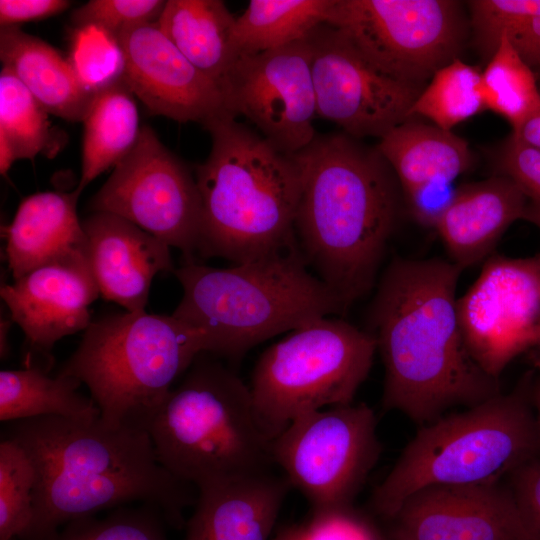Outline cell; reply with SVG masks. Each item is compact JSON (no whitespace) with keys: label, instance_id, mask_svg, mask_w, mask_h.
I'll return each mask as SVG.
<instances>
[{"label":"cell","instance_id":"obj_23","mask_svg":"<svg viewBox=\"0 0 540 540\" xmlns=\"http://www.w3.org/2000/svg\"><path fill=\"white\" fill-rule=\"evenodd\" d=\"M81 192H40L19 204L3 230L5 255L14 280L51 261L89 253L77 214Z\"/></svg>","mask_w":540,"mask_h":540},{"label":"cell","instance_id":"obj_42","mask_svg":"<svg viewBox=\"0 0 540 540\" xmlns=\"http://www.w3.org/2000/svg\"><path fill=\"white\" fill-rule=\"evenodd\" d=\"M270 540H304V528L303 526L288 527Z\"/></svg>","mask_w":540,"mask_h":540},{"label":"cell","instance_id":"obj_7","mask_svg":"<svg viewBox=\"0 0 540 540\" xmlns=\"http://www.w3.org/2000/svg\"><path fill=\"white\" fill-rule=\"evenodd\" d=\"M203 353L204 333L173 315L125 311L92 321L59 374L87 386L105 423L148 432L172 383Z\"/></svg>","mask_w":540,"mask_h":540},{"label":"cell","instance_id":"obj_10","mask_svg":"<svg viewBox=\"0 0 540 540\" xmlns=\"http://www.w3.org/2000/svg\"><path fill=\"white\" fill-rule=\"evenodd\" d=\"M328 24L374 69L419 90L457 58L463 33L453 0H335Z\"/></svg>","mask_w":540,"mask_h":540},{"label":"cell","instance_id":"obj_14","mask_svg":"<svg viewBox=\"0 0 540 540\" xmlns=\"http://www.w3.org/2000/svg\"><path fill=\"white\" fill-rule=\"evenodd\" d=\"M225 98L229 111L245 116L278 151L293 155L317 133L312 49L306 39L255 54L239 55Z\"/></svg>","mask_w":540,"mask_h":540},{"label":"cell","instance_id":"obj_3","mask_svg":"<svg viewBox=\"0 0 540 540\" xmlns=\"http://www.w3.org/2000/svg\"><path fill=\"white\" fill-rule=\"evenodd\" d=\"M357 140L317 134L293 154L301 179L298 248L347 309L374 285L400 206L391 167L377 148Z\"/></svg>","mask_w":540,"mask_h":540},{"label":"cell","instance_id":"obj_45","mask_svg":"<svg viewBox=\"0 0 540 540\" xmlns=\"http://www.w3.org/2000/svg\"><path fill=\"white\" fill-rule=\"evenodd\" d=\"M531 402L540 422V381L536 384L534 390L532 391Z\"/></svg>","mask_w":540,"mask_h":540},{"label":"cell","instance_id":"obj_40","mask_svg":"<svg viewBox=\"0 0 540 540\" xmlns=\"http://www.w3.org/2000/svg\"><path fill=\"white\" fill-rule=\"evenodd\" d=\"M70 6L66 0H0L1 27L45 19Z\"/></svg>","mask_w":540,"mask_h":540},{"label":"cell","instance_id":"obj_30","mask_svg":"<svg viewBox=\"0 0 540 540\" xmlns=\"http://www.w3.org/2000/svg\"><path fill=\"white\" fill-rule=\"evenodd\" d=\"M484 105L502 116L517 133L540 109V89L533 68L502 34L481 74Z\"/></svg>","mask_w":540,"mask_h":540},{"label":"cell","instance_id":"obj_39","mask_svg":"<svg viewBox=\"0 0 540 540\" xmlns=\"http://www.w3.org/2000/svg\"><path fill=\"white\" fill-rule=\"evenodd\" d=\"M505 479L528 524L540 540V457L518 467Z\"/></svg>","mask_w":540,"mask_h":540},{"label":"cell","instance_id":"obj_18","mask_svg":"<svg viewBox=\"0 0 540 540\" xmlns=\"http://www.w3.org/2000/svg\"><path fill=\"white\" fill-rule=\"evenodd\" d=\"M0 295L11 321L25 334L28 366L36 354L52 365L55 343L89 327V306L100 291L89 253H82L51 261L2 285Z\"/></svg>","mask_w":540,"mask_h":540},{"label":"cell","instance_id":"obj_24","mask_svg":"<svg viewBox=\"0 0 540 540\" xmlns=\"http://www.w3.org/2000/svg\"><path fill=\"white\" fill-rule=\"evenodd\" d=\"M0 60L49 114L83 121L95 93L84 87L69 58L56 48L19 26L1 27Z\"/></svg>","mask_w":540,"mask_h":540},{"label":"cell","instance_id":"obj_19","mask_svg":"<svg viewBox=\"0 0 540 540\" xmlns=\"http://www.w3.org/2000/svg\"><path fill=\"white\" fill-rule=\"evenodd\" d=\"M379 140L376 148L394 172L411 214L434 227L455 194L454 180L471 166L468 142L412 118Z\"/></svg>","mask_w":540,"mask_h":540},{"label":"cell","instance_id":"obj_37","mask_svg":"<svg viewBox=\"0 0 540 540\" xmlns=\"http://www.w3.org/2000/svg\"><path fill=\"white\" fill-rule=\"evenodd\" d=\"M304 528V540H388L353 505L315 511Z\"/></svg>","mask_w":540,"mask_h":540},{"label":"cell","instance_id":"obj_21","mask_svg":"<svg viewBox=\"0 0 540 540\" xmlns=\"http://www.w3.org/2000/svg\"><path fill=\"white\" fill-rule=\"evenodd\" d=\"M290 488L271 471L203 486L185 523V540H270Z\"/></svg>","mask_w":540,"mask_h":540},{"label":"cell","instance_id":"obj_17","mask_svg":"<svg viewBox=\"0 0 540 540\" xmlns=\"http://www.w3.org/2000/svg\"><path fill=\"white\" fill-rule=\"evenodd\" d=\"M117 41L122 78L151 115L204 126L232 114L219 87L185 58L157 22L130 26Z\"/></svg>","mask_w":540,"mask_h":540},{"label":"cell","instance_id":"obj_31","mask_svg":"<svg viewBox=\"0 0 540 540\" xmlns=\"http://www.w3.org/2000/svg\"><path fill=\"white\" fill-rule=\"evenodd\" d=\"M471 24L488 58L504 34L531 67L540 70V0H474Z\"/></svg>","mask_w":540,"mask_h":540},{"label":"cell","instance_id":"obj_29","mask_svg":"<svg viewBox=\"0 0 540 540\" xmlns=\"http://www.w3.org/2000/svg\"><path fill=\"white\" fill-rule=\"evenodd\" d=\"M49 113L9 69L0 72V172L6 175L16 160L54 155L62 139Z\"/></svg>","mask_w":540,"mask_h":540},{"label":"cell","instance_id":"obj_43","mask_svg":"<svg viewBox=\"0 0 540 540\" xmlns=\"http://www.w3.org/2000/svg\"><path fill=\"white\" fill-rule=\"evenodd\" d=\"M524 219L533 223L540 230V203L529 200Z\"/></svg>","mask_w":540,"mask_h":540},{"label":"cell","instance_id":"obj_46","mask_svg":"<svg viewBox=\"0 0 540 540\" xmlns=\"http://www.w3.org/2000/svg\"><path fill=\"white\" fill-rule=\"evenodd\" d=\"M540 71V70H539Z\"/></svg>","mask_w":540,"mask_h":540},{"label":"cell","instance_id":"obj_41","mask_svg":"<svg viewBox=\"0 0 540 540\" xmlns=\"http://www.w3.org/2000/svg\"><path fill=\"white\" fill-rule=\"evenodd\" d=\"M524 143L540 149V109L534 113L517 133H512Z\"/></svg>","mask_w":540,"mask_h":540},{"label":"cell","instance_id":"obj_9","mask_svg":"<svg viewBox=\"0 0 540 540\" xmlns=\"http://www.w3.org/2000/svg\"><path fill=\"white\" fill-rule=\"evenodd\" d=\"M376 351L370 332L329 317L294 329L267 348L249 384L266 436L272 441L305 414L351 404Z\"/></svg>","mask_w":540,"mask_h":540},{"label":"cell","instance_id":"obj_28","mask_svg":"<svg viewBox=\"0 0 540 540\" xmlns=\"http://www.w3.org/2000/svg\"><path fill=\"white\" fill-rule=\"evenodd\" d=\"M335 0H251L236 18L241 54H255L306 39L328 23Z\"/></svg>","mask_w":540,"mask_h":540},{"label":"cell","instance_id":"obj_20","mask_svg":"<svg viewBox=\"0 0 540 540\" xmlns=\"http://www.w3.org/2000/svg\"><path fill=\"white\" fill-rule=\"evenodd\" d=\"M82 226L100 295L127 312L144 311L154 276L175 269L170 246L111 213L92 212Z\"/></svg>","mask_w":540,"mask_h":540},{"label":"cell","instance_id":"obj_8","mask_svg":"<svg viewBox=\"0 0 540 540\" xmlns=\"http://www.w3.org/2000/svg\"><path fill=\"white\" fill-rule=\"evenodd\" d=\"M199 357L148 427L158 461L197 489L270 471L271 440L258 422L249 385Z\"/></svg>","mask_w":540,"mask_h":540},{"label":"cell","instance_id":"obj_25","mask_svg":"<svg viewBox=\"0 0 540 540\" xmlns=\"http://www.w3.org/2000/svg\"><path fill=\"white\" fill-rule=\"evenodd\" d=\"M235 23L236 18L222 0H166L157 21L166 37L219 87L224 97L240 55Z\"/></svg>","mask_w":540,"mask_h":540},{"label":"cell","instance_id":"obj_16","mask_svg":"<svg viewBox=\"0 0 540 540\" xmlns=\"http://www.w3.org/2000/svg\"><path fill=\"white\" fill-rule=\"evenodd\" d=\"M388 521V540H539L506 479L421 488Z\"/></svg>","mask_w":540,"mask_h":540},{"label":"cell","instance_id":"obj_34","mask_svg":"<svg viewBox=\"0 0 540 540\" xmlns=\"http://www.w3.org/2000/svg\"><path fill=\"white\" fill-rule=\"evenodd\" d=\"M165 519L154 507L119 509L104 518L75 519L51 540H168Z\"/></svg>","mask_w":540,"mask_h":540},{"label":"cell","instance_id":"obj_5","mask_svg":"<svg viewBox=\"0 0 540 540\" xmlns=\"http://www.w3.org/2000/svg\"><path fill=\"white\" fill-rule=\"evenodd\" d=\"M173 273L183 296L172 315L204 333L207 353L224 357L347 310L309 271L298 245L229 268L185 260Z\"/></svg>","mask_w":540,"mask_h":540},{"label":"cell","instance_id":"obj_36","mask_svg":"<svg viewBox=\"0 0 540 540\" xmlns=\"http://www.w3.org/2000/svg\"><path fill=\"white\" fill-rule=\"evenodd\" d=\"M166 1L163 0H90L71 14L75 28L95 26L117 39L126 28L157 22Z\"/></svg>","mask_w":540,"mask_h":540},{"label":"cell","instance_id":"obj_33","mask_svg":"<svg viewBox=\"0 0 540 540\" xmlns=\"http://www.w3.org/2000/svg\"><path fill=\"white\" fill-rule=\"evenodd\" d=\"M36 472L26 451L14 440L0 443V540L22 539L34 516Z\"/></svg>","mask_w":540,"mask_h":540},{"label":"cell","instance_id":"obj_1","mask_svg":"<svg viewBox=\"0 0 540 540\" xmlns=\"http://www.w3.org/2000/svg\"><path fill=\"white\" fill-rule=\"evenodd\" d=\"M462 270L450 260L395 259L371 308L370 332L385 369L382 404L423 426L452 407L500 394L499 381L471 358L457 317Z\"/></svg>","mask_w":540,"mask_h":540},{"label":"cell","instance_id":"obj_22","mask_svg":"<svg viewBox=\"0 0 540 540\" xmlns=\"http://www.w3.org/2000/svg\"><path fill=\"white\" fill-rule=\"evenodd\" d=\"M528 203L513 180L494 176L456 188L433 228L449 260L463 271L491 256L505 231L524 219Z\"/></svg>","mask_w":540,"mask_h":540},{"label":"cell","instance_id":"obj_6","mask_svg":"<svg viewBox=\"0 0 540 540\" xmlns=\"http://www.w3.org/2000/svg\"><path fill=\"white\" fill-rule=\"evenodd\" d=\"M539 457L540 422L521 385L421 426L373 491L371 505L388 521L421 488L502 480Z\"/></svg>","mask_w":540,"mask_h":540},{"label":"cell","instance_id":"obj_15","mask_svg":"<svg viewBox=\"0 0 540 540\" xmlns=\"http://www.w3.org/2000/svg\"><path fill=\"white\" fill-rule=\"evenodd\" d=\"M317 116L347 135L382 138L410 119L421 90L374 69L335 26L324 23L308 36Z\"/></svg>","mask_w":540,"mask_h":540},{"label":"cell","instance_id":"obj_13","mask_svg":"<svg viewBox=\"0 0 540 540\" xmlns=\"http://www.w3.org/2000/svg\"><path fill=\"white\" fill-rule=\"evenodd\" d=\"M456 306L468 353L498 380L514 359L540 345V255H491Z\"/></svg>","mask_w":540,"mask_h":540},{"label":"cell","instance_id":"obj_32","mask_svg":"<svg viewBox=\"0 0 540 540\" xmlns=\"http://www.w3.org/2000/svg\"><path fill=\"white\" fill-rule=\"evenodd\" d=\"M481 74L476 67L455 58L431 77L409 112L433 125L451 131L453 127L486 109L481 90Z\"/></svg>","mask_w":540,"mask_h":540},{"label":"cell","instance_id":"obj_12","mask_svg":"<svg viewBox=\"0 0 540 540\" xmlns=\"http://www.w3.org/2000/svg\"><path fill=\"white\" fill-rule=\"evenodd\" d=\"M92 212L122 217L194 260L202 223L195 176L142 125L132 149L90 202Z\"/></svg>","mask_w":540,"mask_h":540},{"label":"cell","instance_id":"obj_35","mask_svg":"<svg viewBox=\"0 0 540 540\" xmlns=\"http://www.w3.org/2000/svg\"><path fill=\"white\" fill-rule=\"evenodd\" d=\"M68 58L80 82L92 93L122 78L123 56L119 43L101 28H76Z\"/></svg>","mask_w":540,"mask_h":540},{"label":"cell","instance_id":"obj_44","mask_svg":"<svg viewBox=\"0 0 540 540\" xmlns=\"http://www.w3.org/2000/svg\"><path fill=\"white\" fill-rule=\"evenodd\" d=\"M9 325L10 324L7 320L3 321V318L1 319L0 352H1L2 359H5L9 352L8 340H7Z\"/></svg>","mask_w":540,"mask_h":540},{"label":"cell","instance_id":"obj_4","mask_svg":"<svg viewBox=\"0 0 540 540\" xmlns=\"http://www.w3.org/2000/svg\"><path fill=\"white\" fill-rule=\"evenodd\" d=\"M211 149L195 167L202 204L196 253L244 263L297 245L300 170L293 155L225 114L203 126Z\"/></svg>","mask_w":540,"mask_h":540},{"label":"cell","instance_id":"obj_11","mask_svg":"<svg viewBox=\"0 0 540 540\" xmlns=\"http://www.w3.org/2000/svg\"><path fill=\"white\" fill-rule=\"evenodd\" d=\"M382 446L366 404L333 406L293 420L271 441V455L313 512L353 505Z\"/></svg>","mask_w":540,"mask_h":540},{"label":"cell","instance_id":"obj_26","mask_svg":"<svg viewBox=\"0 0 540 540\" xmlns=\"http://www.w3.org/2000/svg\"><path fill=\"white\" fill-rule=\"evenodd\" d=\"M81 177L76 189L116 164L132 149L140 133L134 95L123 78L97 91L83 119Z\"/></svg>","mask_w":540,"mask_h":540},{"label":"cell","instance_id":"obj_38","mask_svg":"<svg viewBox=\"0 0 540 540\" xmlns=\"http://www.w3.org/2000/svg\"><path fill=\"white\" fill-rule=\"evenodd\" d=\"M499 167L513 180L530 201L540 203V149L524 143L512 133L505 141Z\"/></svg>","mask_w":540,"mask_h":540},{"label":"cell","instance_id":"obj_27","mask_svg":"<svg viewBox=\"0 0 540 540\" xmlns=\"http://www.w3.org/2000/svg\"><path fill=\"white\" fill-rule=\"evenodd\" d=\"M81 382L38 366L0 372V420L14 422L59 416L75 420H94L100 411L91 398L78 392Z\"/></svg>","mask_w":540,"mask_h":540},{"label":"cell","instance_id":"obj_2","mask_svg":"<svg viewBox=\"0 0 540 540\" xmlns=\"http://www.w3.org/2000/svg\"><path fill=\"white\" fill-rule=\"evenodd\" d=\"M5 437L26 451L36 472L34 516L20 540H51L61 525L132 502L156 508L179 528L196 501L192 485L160 464L147 431L100 417L48 416L10 422Z\"/></svg>","mask_w":540,"mask_h":540}]
</instances>
